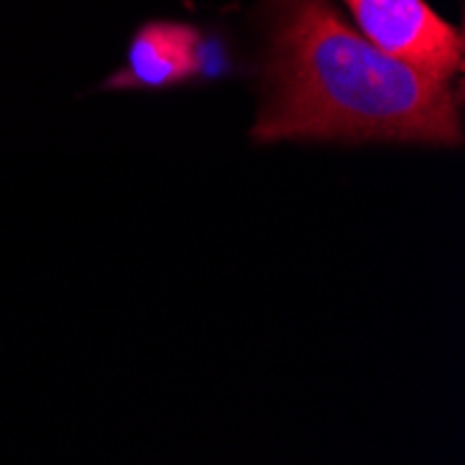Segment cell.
<instances>
[{
	"label": "cell",
	"mask_w": 465,
	"mask_h": 465,
	"mask_svg": "<svg viewBox=\"0 0 465 465\" xmlns=\"http://www.w3.org/2000/svg\"><path fill=\"white\" fill-rule=\"evenodd\" d=\"M262 23V109L251 129L257 145H462L454 81L376 48L331 0H265Z\"/></svg>",
	"instance_id": "cell-1"
},
{
	"label": "cell",
	"mask_w": 465,
	"mask_h": 465,
	"mask_svg": "<svg viewBox=\"0 0 465 465\" xmlns=\"http://www.w3.org/2000/svg\"><path fill=\"white\" fill-rule=\"evenodd\" d=\"M360 34L385 54L438 78L454 81L465 67V39L427 0H343Z\"/></svg>",
	"instance_id": "cell-2"
},
{
	"label": "cell",
	"mask_w": 465,
	"mask_h": 465,
	"mask_svg": "<svg viewBox=\"0 0 465 465\" xmlns=\"http://www.w3.org/2000/svg\"><path fill=\"white\" fill-rule=\"evenodd\" d=\"M203 73V34L179 20H151L129 42L125 64L106 90H167Z\"/></svg>",
	"instance_id": "cell-3"
}]
</instances>
